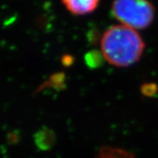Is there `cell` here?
<instances>
[{
    "mask_svg": "<svg viewBox=\"0 0 158 158\" xmlns=\"http://www.w3.org/2000/svg\"><path fill=\"white\" fill-rule=\"evenodd\" d=\"M145 44L137 31L125 25H114L101 39L104 59L117 67H128L139 61Z\"/></svg>",
    "mask_w": 158,
    "mask_h": 158,
    "instance_id": "cell-1",
    "label": "cell"
},
{
    "mask_svg": "<svg viewBox=\"0 0 158 158\" xmlns=\"http://www.w3.org/2000/svg\"><path fill=\"white\" fill-rule=\"evenodd\" d=\"M110 11L121 24L135 30L149 27L156 15L149 0H113Z\"/></svg>",
    "mask_w": 158,
    "mask_h": 158,
    "instance_id": "cell-2",
    "label": "cell"
},
{
    "mask_svg": "<svg viewBox=\"0 0 158 158\" xmlns=\"http://www.w3.org/2000/svg\"><path fill=\"white\" fill-rule=\"evenodd\" d=\"M101 0H61L66 10L73 15H85L94 12Z\"/></svg>",
    "mask_w": 158,
    "mask_h": 158,
    "instance_id": "cell-3",
    "label": "cell"
},
{
    "mask_svg": "<svg viewBox=\"0 0 158 158\" xmlns=\"http://www.w3.org/2000/svg\"><path fill=\"white\" fill-rule=\"evenodd\" d=\"M54 141V135L51 133V131L48 130H43L40 131L37 134V139L36 143L38 146L42 148H48L52 145V143Z\"/></svg>",
    "mask_w": 158,
    "mask_h": 158,
    "instance_id": "cell-4",
    "label": "cell"
},
{
    "mask_svg": "<svg viewBox=\"0 0 158 158\" xmlns=\"http://www.w3.org/2000/svg\"><path fill=\"white\" fill-rule=\"evenodd\" d=\"M102 53H99L98 52H90L85 56V60L86 63L89 67L95 68L101 64L102 61ZM104 58V57H103Z\"/></svg>",
    "mask_w": 158,
    "mask_h": 158,
    "instance_id": "cell-5",
    "label": "cell"
},
{
    "mask_svg": "<svg viewBox=\"0 0 158 158\" xmlns=\"http://www.w3.org/2000/svg\"><path fill=\"white\" fill-rule=\"evenodd\" d=\"M142 93L146 96H151L156 94L157 91V86L156 84H146L142 86Z\"/></svg>",
    "mask_w": 158,
    "mask_h": 158,
    "instance_id": "cell-6",
    "label": "cell"
}]
</instances>
